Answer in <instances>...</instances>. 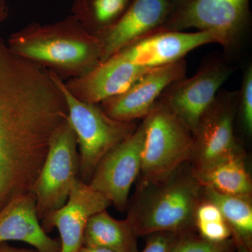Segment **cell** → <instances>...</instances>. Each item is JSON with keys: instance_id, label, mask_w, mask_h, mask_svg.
I'll list each match as a JSON object with an SVG mask.
<instances>
[{"instance_id": "cell-1", "label": "cell", "mask_w": 252, "mask_h": 252, "mask_svg": "<svg viewBox=\"0 0 252 252\" xmlns=\"http://www.w3.org/2000/svg\"><path fill=\"white\" fill-rule=\"evenodd\" d=\"M67 120L65 97L51 73L0 37V212L33 195L53 137Z\"/></svg>"}, {"instance_id": "cell-2", "label": "cell", "mask_w": 252, "mask_h": 252, "mask_svg": "<svg viewBox=\"0 0 252 252\" xmlns=\"http://www.w3.org/2000/svg\"><path fill=\"white\" fill-rule=\"evenodd\" d=\"M7 44L63 81L84 76L102 63V41L72 15L53 23H31L11 34Z\"/></svg>"}, {"instance_id": "cell-3", "label": "cell", "mask_w": 252, "mask_h": 252, "mask_svg": "<svg viewBox=\"0 0 252 252\" xmlns=\"http://www.w3.org/2000/svg\"><path fill=\"white\" fill-rule=\"evenodd\" d=\"M152 185L155 189L137 198L127 215L137 237L160 232L180 235L193 231L202 186L192 170L182 173L180 168L167 180Z\"/></svg>"}, {"instance_id": "cell-4", "label": "cell", "mask_w": 252, "mask_h": 252, "mask_svg": "<svg viewBox=\"0 0 252 252\" xmlns=\"http://www.w3.org/2000/svg\"><path fill=\"white\" fill-rule=\"evenodd\" d=\"M141 172L146 184L163 182L191 158L193 137L185 123L161 101L143 118Z\"/></svg>"}, {"instance_id": "cell-5", "label": "cell", "mask_w": 252, "mask_h": 252, "mask_svg": "<svg viewBox=\"0 0 252 252\" xmlns=\"http://www.w3.org/2000/svg\"><path fill=\"white\" fill-rule=\"evenodd\" d=\"M51 73L65 97L68 122L77 136L79 180L89 185L102 158L127 138L137 126L135 122L114 120L102 111L99 104L89 103L76 98L68 91L64 81L54 72Z\"/></svg>"}, {"instance_id": "cell-6", "label": "cell", "mask_w": 252, "mask_h": 252, "mask_svg": "<svg viewBox=\"0 0 252 252\" xmlns=\"http://www.w3.org/2000/svg\"><path fill=\"white\" fill-rule=\"evenodd\" d=\"M250 0H170L161 30L216 31L223 36V49L234 52L243 44L251 25Z\"/></svg>"}, {"instance_id": "cell-7", "label": "cell", "mask_w": 252, "mask_h": 252, "mask_svg": "<svg viewBox=\"0 0 252 252\" xmlns=\"http://www.w3.org/2000/svg\"><path fill=\"white\" fill-rule=\"evenodd\" d=\"M77 136L68 120L60 127L50 144L32 195L39 220L64 206L74 182L79 179Z\"/></svg>"}, {"instance_id": "cell-8", "label": "cell", "mask_w": 252, "mask_h": 252, "mask_svg": "<svg viewBox=\"0 0 252 252\" xmlns=\"http://www.w3.org/2000/svg\"><path fill=\"white\" fill-rule=\"evenodd\" d=\"M232 73L233 68L227 61L212 59L193 77L182 78L167 86L158 100L171 109L193 134L215 102L220 86Z\"/></svg>"}, {"instance_id": "cell-9", "label": "cell", "mask_w": 252, "mask_h": 252, "mask_svg": "<svg viewBox=\"0 0 252 252\" xmlns=\"http://www.w3.org/2000/svg\"><path fill=\"white\" fill-rule=\"evenodd\" d=\"M238 91L218 93L193 134V169L202 170L243 152L235 138Z\"/></svg>"}, {"instance_id": "cell-10", "label": "cell", "mask_w": 252, "mask_h": 252, "mask_svg": "<svg viewBox=\"0 0 252 252\" xmlns=\"http://www.w3.org/2000/svg\"><path fill=\"white\" fill-rule=\"evenodd\" d=\"M144 140L142 123L102 158L89 183L119 211L126 210L131 187L140 174Z\"/></svg>"}, {"instance_id": "cell-11", "label": "cell", "mask_w": 252, "mask_h": 252, "mask_svg": "<svg viewBox=\"0 0 252 252\" xmlns=\"http://www.w3.org/2000/svg\"><path fill=\"white\" fill-rule=\"evenodd\" d=\"M208 44H219L223 47L224 39L216 31L185 32L159 30L114 56L141 67L155 68L177 62L193 50Z\"/></svg>"}, {"instance_id": "cell-12", "label": "cell", "mask_w": 252, "mask_h": 252, "mask_svg": "<svg viewBox=\"0 0 252 252\" xmlns=\"http://www.w3.org/2000/svg\"><path fill=\"white\" fill-rule=\"evenodd\" d=\"M185 59L152 68L122 94L99 103L108 117L123 122H135L144 118L153 108L167 86L185 77Z\"/></svg>"}, {"instance_id": "cell-13", "label": "cell", "mask_w": 252, "mask_h": 252, "mask_svg": "<svg viewBox=\"0 0 252 252\" xmlns=\"http://www.w3.org/2000/svg\"><path fill=\"white\" fill-rule=\"evenodd\" d=\"M111 205L103 195L78 179L64 206L41 220V226L46 233L58 228L61 252H77L84 244V231L91 217Z\"/></svg>"}, {"instance_id": "cell-14", "label": "cell", "mask_w": 252, "mask_h": 252, "mask_svg": "<svg viewBox=\"0 0 252 252\" xmlns=\"http://www.w3.org/2000/svg\"><path fill=\"white\" fill-rule=\"evenodd\" d=\"M151 69L113 56L84 76L64 81V86L79 100L99 104L122 94Z\"/></svg>"}, {"instance_id": "cell-15", "label": "cell", "mask_w": 252, "mask_h": 252, "mask_svg": "<svg viewBox=\"0 0 252 252\" xmlns=\"http://www.w3.org/2000/svg\"><path fill=\"white\" fill-rule=\"evenodd\" d=\"M170 0H133L122 18L98 36L102 44V62L151 33L161 30Z\"/></svg>"}, {"instance_id": "cell-16", "label": "cell", "mask_w": 252, "mask_h": 252, "mask_svg": "<svg viewBox=\"0 0 252 252\" xmlns=\"http://www.w3.org/2000/svg\"><path fill=\"white\" fill-rule=\"evenodd\" d=\"M21 241L39 252H61L60 238H52L44 231L31 195L15 199L0 212V243Z\"/></svg>"}, {"instance_id": "cell-17", "label": "cell", "mask_w": 252, "mask_h": 252, "mask_svg": "<svg viewBox=\"0 0 252 252\" xmlns=\"http://www.w3.org/2000/svg\"><path fill=\"white\" fill-rule=\"evenodd\" d=\"M137 239L128 219L116 220L105 210L88 221L83 246L109 249L114 252H137Z\"/></svg>"}, {"instance_id": "cell-18", "label": "cell", "mask_w": 252, "mask_h": 252, "mask_svg": "<svg viewBox=\"0 0 252 252\" xmlns=\"http://www.w3.org/2000/svg\"><path fill=\"white\" fill-rule=\"evenodd\" d=\"M195 179L203 187L220 193L251 196L252 181L244 161V152L233 154L202 170L192 169Z\"/></svg>"}, {"instance_id": "cell-19", "label": "cell", "mask_w": 252, "mask_h": 252, "mask_svg": "<svg viewBox=\"0 0 252 252\" xmlns=\"http://www.w3.org/2000/svg\"><path fill=\"white\" fill-rule=\"evenodd\" d=\"M205 200L217 205L231 230L237 246L252 252V205L251 196L220 193L210 187H202Z\"/></svg>"}, {"instance_id": "cell-20", "label": "cell", "mask_w": 252, "mask_h": 252, "mask_svg": "<svg viewBox=\"0 0 252 252\" xmlns=\"http://www.w3.org/2000/svg\"><path fill=\"white\" fill-rule=\"evenodd\" d=\"M133 0H74V16L86 31L98 36L122 18Z\"/></svg>"}, {"instance_id": "cell-21", "label": "cell", "mask_w": 252, "mask_h": 252, "mask_svg": "<svg viewBox=\"0 0 252 252\" xmlns=\"http://www.w3.org/2000/svg\"><path fill=\"white\" fill-rule=\"evenodd\" d=\"M237 245L230 238L222 242H212L193 231L179 235L171 252H234Z\"/></svg>"}, {"instance_id": "cell-22", "label": "cell", "mask_w": 252, "mask_h": 252, "mask_svg": "<svg viewBox=\"0 0 252 252\" xmlns=\"http://www.w3.org/2000/svg\"><path fill=\"white\" fill-rule=\"evenodd\" d=\"M239 117L245 133H252V65L249 64L244 72L241 88L238 91Z\"/></svg>"}, {"instance_id": "cell-23", "label": "cell", "mask_w": 252, "mask_h": 252, "mask_svg": "<svg viewBox=\"0 0 252 252\" xmlns=\"http://www.w3.org/2000/svg\"><path fill=\"white\" fill-rule=\"evenodd\" d=\"M179 234L160 232L147 237L145 248L142 252H171Z\"/></svg>"}, {"instance_id": "cell-24", "label": "cell", "mask_w": 252, "mask_h": 252, "mask_svg": "<svg viewBox=\"0 0 252 252\" xmlns=\"http://www.w3.org/2000/svg\"><path fill=\"white\" fill-rule=\"evenodd\" d=\"M0 252H39L35 249L17 248L7 243H0Z\"/></svg>"}, {"instance_id": "cell-25", "label": "cell", "mask_w": 252, "mask_h": 252, "mask_svg": "<svg viewBox=\"0 0 252 252\" xmlns=\"http://www.w3.org/2000/svg\"><path fill=\"white\" fill-rule=\"evenodd\" d=\"M9 16V9H8L6 0H0V24L4 22Z\"/></svg>"}, {"instance_id": "cell-26", "label": "cell", "mask_w": 252, "mask_h": 252, "mask_svg": "<svg viewBox=\"0 0 252 252\" xmlns=\"http://www.w3.org/2000/svg\"><path fill=\"white\" fill-rule=\"evenodd\" d=\"M77 252H114L112 250L103 248H89L82 246Z\"/></svg>"}, {"instance_id": "cell-27", "label": "cell", "mask_w": 252, "mask_h": 252, "mask_svg": "<svg viewBox=\"0 0 252 252\" xmlns=\"http://www.w3.org/2000/svg\"><path fill=\"white\" fill-rule=\"evenodd\" d=\"M234 252H252L248 250V249L243 248L241 246H237L236 250Z\"/></svg>"}]
</instances>
